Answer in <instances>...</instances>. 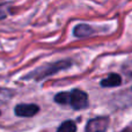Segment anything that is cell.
I'll return each mask as SVG.
<instances>
[{
	"mask_svg": "<svg viewBox=\"0 0 132 132\" xmlns=\"http://www.w3.org/2000/svg\"><path fill=\"white\" fill-rule=\"evenodd\" d=\"M125 132H132V130H131V131H130V130H129V131H125Z\"/></svg>",
	"mask_w": 132,
	"mask_h": 132,
	"instance_id": "9c48e42d",
	"label": "cell"
},
{
	"mask_svg": "<svg viewBox=\"0 0 132 132\" xmlns=\"http://www.w3.org/2000/svg\"><path fill=\"white\" fill-rule=\"evenodd\" d=\"M72 60L71 59H62L55 63H46L44 65H41L38 67H36L34 71H31L30 73H28L23 79L26 80H34V81H42L43 79L51 77V75L56 74V73L60 72V71L67 70L72 66Z\"/></svg>",
	"mask_w": 132,
	"mask_h": 132,
	"instance_id": "6da1fadb",
	"label": "cell"
},
{
	"mask_svg": "<svg viewBox=\"0 0 132 132\" xmlns=\"http://www.w3.org/2000/svg\"><path fill=\"white\" fill-rule=\"evenodd\" d=\"M0 115H1V111H0Z\"/></svg>",
	"mask_w": 132,
	"mask_h": 132,
	"instance_id": "30bf717a",
	"label": "cell"
},
{
	"mask_svg": "<svg viewBox=\"0 0 132 132\" xmlns=\"http://www.w3.org/2000/svg\"><path fill=\"white\" fill-rule=\"evenodd\" d=\"M39 111V107L37 104H26V103H21L18 104L14 108V112L16 116L19 117H32Z\"/></svg>",
	"mask_w": 132,
	"mask_h": 132,
	"instance_id": "277c9868",
	"label": "cell"
},
{
	"mask_svg": "<svg viewBox=\"0 0 132 132\" xmlns=\"http://www.w3.org/2000/svg\"><path fill=\"white\" fill-rule=\"evenodd\" d=\"M6 16H7L6 11H5V9L2 8L1 6H0V20H4V19H6Z\"/></svg>",
	"mask_w": 132,
	"mask_h": 132,
	"instance_id": "ba28073f",
	"label": "cell"
},
{
	"mask_svg": "<svg viewBox=\"0 0 132 132\" xmlns=\"http://www.w3.org/2000/svg\"><path fill=\"white\" fill-rule=\"evenodd\" d=\"M57 132H77V125L73 121H65L59 125Z\"/></svg>",
	"mask_w": 132,
	"mask_h": 132,
	"instance_id": "52a82bcc",
	"label": "cell"
},
{
	"mask_svg": "<svg viewBox=\"0 0 132 132\" xmlns=\"http://www.w3.org/2000/svg\"><path fill=\"white\" fill-rule=\"evenodd\" d=\"M55 102L58 104H70L74 110H82L88 107V95L81 89H72L71 92H62L56 94Z\"/></svg>",
	"mask_w": 132,
	"mask_h": 132,
	"instance_id": "7a4b0ae2",
	"label": "cell"
},
{
	"mask_svg": "<svg viewBox=\"0 0 132 132\" xmlns=\"http://www.w3.org/2000/svg\"><path fill=\"white\" fill-rule=\"evenodd\" d=\"M109 125L108 117H96L87 123L86 132H105Z\"/></svg>",
	"mask_w": 132,
	"mask_h": 132,
	"instance_id": "3957f363",
	"label": "cell"
},
{
	"mask_svg": "<svg viewBox=\"0 0 132 132\" xmlns=\"http://www.w3.org/2000/svg\"><path fill=\"white\" fill-rule=\"evenodd\" d=\"M93 34H95V29L93 27H90L89 24L86 23H80L77 24L73 29V35L78 38H85V37H89Z\"/></svg>",
	"mask_w": 132,
	"mask_h": 132,
	"instance_id": "5b68a950",
	"label": "cell"
},
{
	"mask_svg": "<svg viewBox=\"0 0 132 132\" xmlns=\"http://www.w3.org/2000/svg\"><path fill=\"white\" fill-rule=\"evenodd\" d=\"M122 85V78L117 73H111L107 78L101 80V86L102 87H117Z\"/></svg>",
	"mask_w": 132,
	"mask_h": 132,
	"instance_id": "8992f818",
	"label": "cell"
}]
</instances>
